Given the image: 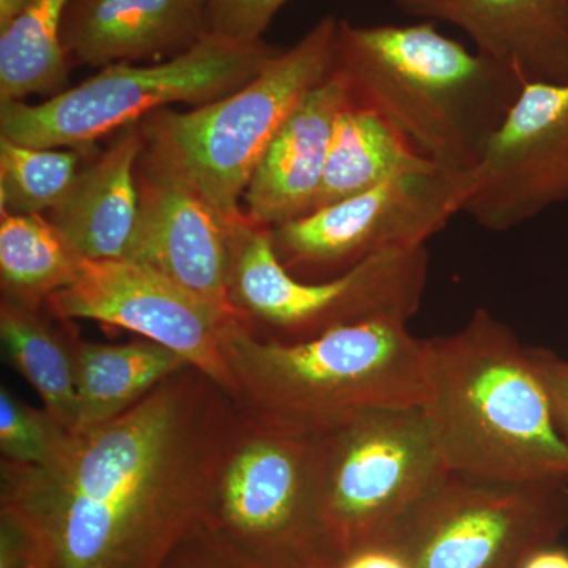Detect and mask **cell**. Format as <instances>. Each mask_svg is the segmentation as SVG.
Masks as SVG:
<instances>
[{
	"label": "cell",
	"instance_id": "obj_1",
	"mask_svg": "<svg viewBox=\"0 0 568 568\" xmlns=\"http://www.w3.org/2000/svg\"><path fill=\"white\" fill-rule=\"evenodd\" d=\"M237 405L186 366L122 416L73 432L58 462H0V508L43 568H163L204 518Z\"/></svg>",
	"mask_w": 568,
	"mask_h": 568
},
{
	"label": "cell",
	"instance_id": "obj_2",
	"mask_svg": "<svg viewBox=\"0 0 568 568\" xmlns=\"http://www.w3.org/2000/svg\"><path fill=\"white\" fill-rule=\"evenodd\" d=\"M422 409L452 473L568 485V446L528 346L487 308L454 334L426 338Z\"/></svg>",
	"mask_w": 568,
	"mask_h": 568
},
{
	"label": "cell",
	"instance_id": "obj_3",
	"mask_svg": "<svg viewBox=\"0 0 568 568\" xmlns=\"http://www.w3.org/2000/svg\"><path fill=\"white\" fill-rule=\"evenodd\" d=\"M335 70L426 160L473 171L526 82L437 31L436 22L338 21Z\"/></svg>",
	"mask_w": 568,
	"mask_h": 568
},
{
	"label": "cell",
	"instance_id": "obj_4",
	"mask_svg": "<svg viewBox=\"0 0 568 568\" xmlns=\"http://www.w3.org/2000/svg\"><path fill=\"white\" fill-rule=\"evenodd\" d=\"M223 355L239 409L308 435L425 402L426 339L405 321H364L304 342L263 338L237 323L224 335Z\"/></svg>",
	"mask_w": 568,
	"mask_h": 568
},
{
	"label": "cell",
	"instance_id": "obj_5",
	"mask_svg": "<svg viewBox=\"0 0 568 568\" xmlns=\"http://www.w3.org/2000/svg\"><path fill=\"white\" fill-rule=\"evenodd\" d=\"M335 17L313 26L244 88L192 111L160 110L138 122L140 166L179 183L227 223L244 219L250 179L291 111L335 70Z\"/></svg>",
	"mask_w": 568,
	"mask_h": 568
},
{
	"label": "cell",
	"instance_id": "obj_6",
	"mask_svg": "<svg viewBox=\"0 0 568 568\" xmlns=\"http://www.w3.org/2000/svg\"><path fill=\"white\" fill-rule=\"evenodd\" d=\"M280 50L209 33L151 65L114 63L43 103L0 102V138L32 148L85 149L175 103L215 102L244 88Z\"/></svg>",
	"mask_w": 568,
	"mask_h": 568
},
{
	"label": "cell",
	"instance_id": "obj_7",
	"mask_svg": "<svg viewBox=\"0 0 568 568\" xmlns=\"http://www.w3.org/2000/svg\"><path fill=\"white\" fill-rule=\"evenodd\" d=\"M201 526L254 566H320L315 437L239 409Z\"/></svg>",
	"mask_w": 568,
	"mask_h": 568
},
{
	"label": "cell",
	"instance_id": "obj_8",
	"mask_svg": "<svg viewBox=\"0 0 568 568\" xmlns=\"http://www.w3.org/2000/svg\"><path fill=\"white\" fill-rule=\"evenodd\" d=\"M428 275L425 245L373 254L324 282H301L280 263L271 230L246 215L231 230V302L254 334L276 342H304L372 320L409 323Z\"/></svg>",
	"mask_w": 568,
	"mask_h": 568
},
{
	"label": "cell",
	"instance_id": "obj_9",
	"mask_svg": "<svg viewBox=\"0 0 568 568\" xmlns=\"http://www.w3.org/2000/svg\"><path fill=\"white\" fill-rule=\"evenodd\" d=\"M313 437L327 558L383 540L450 473L422 406L369 410Z\"/></svg>",
	"mask_w": 568,
	"mask_h": 568
},
{
	"label": "cell",
	"instance_id": "obj_10",
	"mask_svg": "<svg viewBox=\"0 0 568 568\" xmlns=\"http://www.w3.org/2000/svg\"><path fill=\"white\" fill-rule=\"evenodd\" d=\"M568 526V485L510 484L448 473L383 544L407 568H523Z\"/></svg>",
	"mask_w": 568,
	"mask_h": 568
},
{
	"label": "cell",
	"instance_id": "obj_11",
	"mask_svg": "<svg viewBox=\"0 0 568 568\" xmlns=\"http://www.w3.org/2000/svg\"><path fill=\"white\" fill-rule=\"evenodd\" d=\"M473 185V171L398 174L274 227L272 245L290 274H343L373 254L425 246L462 213Z\"/></svg>",
	"mask_w": 568,
	"mask_h": 568
},
{
	"label": "cell",
	"instance_id": "obj_12",
	"mask_svg": "<svg viewBox=\"0 0 568 568\" xmlns=\"http://www.w3.org/2000/svg\"><path fill=\"white\" fill-rule=\"evenodd\" d=\"M55 320H91L159 343L233 396L223 355L227 328L248 323L183 290L149 265L82 260L77 278L47 302Z\"/></svg>",
	"mask_w": 568,
	"mask_h": 568
},
{
	"label": "cell",
	"instance_id": "obj_13",
	"mask_svg": "<svg viewBox=\"0 0 568 568\" xmlns=\"http://www.w3.org/2000/svg\"><path fill=\"white\" fill-rule=\"evenodd\" d=\"M462 213L506 233L568 201V84L528 82L489 140Z\"/></svg>",
	"mask_w": 568,
	"mask_h": 568
},
{
	"label": "cell",
	"instance_id": "obj_14",
	"mask_svg": "<svg viewBox=\"0 0 568 568\" xmlns=\"http://www.w3.org/2000/svg\"><path fill=\"white\" fill-rule=\"evenodd\" d=\"M140 223L130 261L149 265L216 308L231 302V230L211 205L179 183L136 168ZM237 223V222H235Z\"/></svg>",
	"mask_w": 568,
	"mask_h": 568
},
{
	"label": "cell",
	"instance_id": "obj_15",
	"mask_svg": "<svg viewBox=\"0 0 568 568\" xmlns=\"http://www.w3.org/2000/svg\"><path fill=\"white\" fill-rule=\"evenodd\" d=\"M351 100L349 82L334 70L291 111L246 186L250 222L274 230L315 211L336 121Z\"/></svg>",
	"mask_w": 568,
	"mask_h": 568
},
{
	"label": "cell",
	"instance_id": "obj_16",
	"mask_svg": "<svg viewBox=\"0 0 568 568\" xmlns=\"http://www.w3.org/2000/svg\"><path fill=\"white\" fill-rule=\"evenodd\" d=\"M424 21L457 26L477 52L523 81L568 84V0H392Z\"/></svg>",
	"mask_w": 568,
	"mask_h": 568
},
{
	"label": "cell",
	"instance_id": "obj_17",
	"mask_svg": "<svg viewBox=\"0 0 568 568\" xmlns=\"http://www.w3.org/2000/svg\"><path fill=\"white\" fill-rule=\"evenodd\" d=\"M209 36L207 0H71L61 29L69 63L173 59Z\"/></svg>",
	"mask_w": 568,
	"mask_h": 568
},
{
	"label": "cell",
	"instance_id": "obj_18",
	"mask_svg": "<svg viewBox=\"0 0 568 568\" xmlns=\"http://www.w3.org/2000/svg\"><path fill=\"white\" fill-rule=\"evenodd\" d=\"M142 149L138 123L123 129L106 152L80 171L48 215L82 260H132L140 223L136 168Z\"/></svg>",
	"mask_w": 568,
	"mask_h": 568
},
{
	"label": "cell",
	"instance_id": "obj_19",
	"mask_svg": "<svg viewBox=\"0 0 568 568\" xmlns=\"http://www.w3.org/2000/svg\"><path fill=\"white\" fill-rule=\"evenodd\" d=\"M78 422L85 432L122 416L168 377L190 366L185 358L149 339L102 345L77 336Z\"/></svg>",
	"mask_w": 568,
	"mask_h": 568
},
{
	"label": "cell",
	"instance_id": "obj_20",
	"mask_svg": "<svg viewBox=\"0 0 568 568\" xmlns=\"http://www.w3.org/2000/svg\"><path fill=\"white\" fill-rule=\"evenodd\" d=\"M435 166L379 112L353 97L336 121L315 211L364 193L395 175Z\"/></svg>",
	"mask_w": 568,
	"mask_h": 568
},
{
	"label": "cell",
	"instance_id": "obj_21",
	"mask_svg": "<svg viewBox=\"0 0 568 568\" xmlns=\"http://www.w3.org/2000/svg\"><path fill=\"white\" fill-rule=\"evenodd\" d=\"M70 327H58L41 308L2 298L0 339L11 368L24 377L44 409L73 432L78 422L77 343Z\"/></svg>",
	"mask_w": 568,
	"mask_h": 568
},
{
	"label": "cell",
	"instance_id": "obj_22",
	"mask_svg": "<svg viewBox=\"0 0 568 568\" xmlns=\"http://www.w3.org/2000/svg\"><path fill=\"white\" fill-rule=\"evenodd\" d=\"M71 0H29L9 28L0 31V102L58 95L69 84L70 63L61 29Z\"/></svg>",
	"mask_w": 568,
	"mask_h": 568
},
{
	"label": "cell",
	"instance_id": "obj_23",
	"mask_svg": "<svg viewBox=\"0 0 568 568\" xmlns=\"http://www.w3.org/2000/svg\"><path fill=\"white\" fill-rule=\"evenodd\" d=\"M81 261L48 216L2 213V298L41 308L52 294L73 283Z\"/></svg>",
	"mask_w": 568,
	"mask_h": 568
},
{
	"label": "cell",
	"instance_id": "obj_24",
	"mask_svg": "<svg viewBox=\"0 0 568 568\" xmlns=\"http://www.w3.org/2000/svg\"><path fill=\"white\" fill-rule=\"evenodd\" d=\"M81 149L32 148L0 138V207L10 215L51 212L80 174Z\"/></svg>",
	"mask_w": 568,
	"mask_h": 568
},
{
	"label": "cell",
	"instance_id": "obj_25",
	"mask_svg": "<svg viewBox=\"0 0 568 568\" xmlns=\"http://www.w3.org/2000/svg\"><path fill=\"white\" fill-rule=\"evenodd\" d=\"M73 432L48 413L22 402L6 384L0 386V454L3 462L43 467L62 457Z\"/></svg>",
	"mask_w": 568,
	"mask_h": 568
},
{
	"label": "cell",
	"instance_id": "obj_26",
	"mask_svg": "<svg viewBox=\"0 0 568 568\" xmlns=\"http://www.w3.org/2000/svg\"><path fill=\"white\" fill-rule=\"evenodd\" d=\"M290 0H207L209 33L241 44L263 41L275 14Z\"/></svg>",
	"mask_w": 568,
	"mask_h": 568
},
{
	"label": "cell",
	"instance_id": "obj_27",
	"mask_svg": "<svg viewBox=\"0 0 568 568\" xmlns=\"http://www.w3.org/2000/svg\"><path fill=\"white\" fill-rule=\"evenodd\" d=\"M163 568H261L254 566L227 548L222 541L204 529L196 526L189 534L173 555L166 560Z\"/></svg>",
	"mask_w": 568,
	"mask_h": 568
},
{
	"label": "cell",
	"instance_id": "obj_28",
	"mask_svg": "<svg viewBox=\"0 0 568 568\" xmlns=\"http://www.w3.org/2000/svg\"><path fill=\"white\" fill-rule=\"evenodd\" d=\"M528 355L547 390L556 426L568 446V361L537 346H528Z\"/></svg>",
	"mask_w": 568,
	"mask_h": 568
},
{
	"label": "cell",
	"instance_id": "obj_29",
	"mask_svg": "<svg viewBox=\"0 0 568 568\" xmlns=\"http://www.w3.org/2000/svg\"><path fill=\"white\" fill-rule=\"evenodd\" d=\"M0 568H43L31 532L6 508H0Z\"/></svg>",
	"mask_w": 568,
	"mask_h": 568
},
{
	"label": "cell",
	"instance_id": "obj_30",
	"mask_svg": "<svg viewBox=\"0 0 568 568\" xmlns=\"http://www.w3.org/2000/svg\"><path fill=\"white\" fill-rule=\"evenodd\" d=\"M315 568H407L402 558L383 541L328 556Z\"/></svg>",
	"mask_w": 568,
	"mask_h": 568
},
{
	"label": "cell",
	"instance_id": "obj_31",
	"mask_svg": "<svg viewBox=\"0 0 568 568\" xmlns=\"http://www.w3.org/2000/svg\"><path fill=\"white\" fill-rule=\"evenodd\" d=\"M523 568H568V552L555 547L540 549L526 560Z\"/></svg>",
	"mask_w": 568,
	"mask_h": 568
},
{
	"label": "cell",
	"instance_id": "obj_32",
	"mask_svg": "<svg viewBox=\"0 0 568 568\" xmlns=\"http://www.w3.org/2000/svg\"><path fill=\"white\" fill-rule=\"evenodd\" d=\"M28 3L29 0H0V31L9 28Z\"/></svg>",
	"mask_w": 568,
	"mask_h": 568
}]
</instances>
